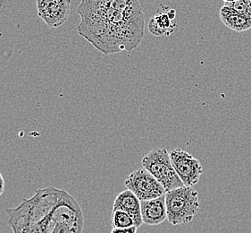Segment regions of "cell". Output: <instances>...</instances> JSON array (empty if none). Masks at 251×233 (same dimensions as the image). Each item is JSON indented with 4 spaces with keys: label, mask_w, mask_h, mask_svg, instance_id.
<instances>
[{
    "label": "cell",
    "mask_w": 251,
    "mask_h": 233,
    "mask_svg": "<svg viewBox=\"0 0 251 233\" xmlns=\"http://www.w3.org/2000/svg\"><path fill=\"white\" fill-rule=\"evenodd\" d=\"M170 157L174 168L184 186H195L203 173L201 162L191 153L180 148L173 149L170 152Z\"/></svg>",
    "instance_id": "6"
},
{
    "label": "cell",
    "mask_w": 251,
    "mask_h": 233,
    "mask_svg": "<svg viewBox=\"0 0 251 233\" xmlns=\"http://www.w3.org/2000/svg\"><path fill=\"white\" fill-rule=\"evenodd\" d=\"M141 217L146 225H159L167 220L166 196L141 201Z\"/></svg>",
    "instance_id": "8"
},
{
    "label": "cell",
    "mask_w": 251,
    "mask_h": 233,
    "mask_svg": "<svg viewBox=\"0 0 251 233\" xmlns=\"http://www.w3.org/2000/svg\"><path fill=\"white\" fill-rule=\"evenodd\" d=\"M81 37L105 55L140 45L145 18L139 0H81L77 7Z\"/></svg>",
    "instance_id": "1"
},
{
    "label": "cell",
    "mask_w": 251,
    "mask_h": 233,
    "mask_svg": "<svg viewBox=\"0 0 251 233\" xmlns=\"http://www.w3.org/2000/svg\"><path fill=\"white\" fill-rule=\"evenodd\" d=\"M138 227L132 226L129 228H113L111 233H137Z\"/></svg>",
    "instance_id": "14"
},
{
    "label": "cell",
    "mask_w": 251,
    "mask_h": 233,
    "mask_svg": "<svg viewBox=\"0 0 251 233\" xmlns=\"http://www.w3.org/2000/svg\"><path fill=\"white\" fill-rule=\"evenodd\" d=\"M84 216L80 204L61 189L55 206L47 217L44 233H82Z\"/></svg>",
    "instance_id": "2"
},
{
    "label": "cell",
    "mask_w": 251,
    "mask_h": 233,
    "mask_svg": "<svg viewBox=\"0 0 251 233\" xmlns=\"http://www.w3.org/2000/svg\"><path fill=\"white\" fill-rule=\"evenodd\" d=\"M176 28V10L157 14L149 22V30L155 36H168Z\"/></svg>",
    "instance_id": "11"
},
{
    "label": "cell",
    "mask_w": 251,
    "mask_h": 233,
    "mask_svg": "<svg viewBox=\"0 0 251 233\" xmlns=\"http://www.w3.org/2000/svg\"><path fill=\"white\" fill-rule=\"evenodd\" d=\"M226 5L230 6L241 14L251 16V0H238L235 2L226 3Z\"/></svg>",
    "instance_id": "13"
},
{
    "label": "cell",
    "mask_w": 251,
    "mask_h": 233,
    "mask_svg": "<svg viewBox=\"0 0 251 233\" xmlns=\"http://www.w3.org/2000/svg\"><path fill=\"white\" fill-rule=\"evenodd\" d=\"M141 165L156 177L166 192L184 186L174 168L170 152L166 148H156L148 152L142 159Z\"/></svg>",
    "instance_id": "4"
},
{
    "label": "cell",
    "mask_w": 251,
    "mask_h": 233,
    "mask_svg": "<svg viewBox=\"0 0 251 233\" xmlns=\"http://www.w3.org/2000/svg\"><path fill=\"white\" fill-rule=\"evenodd\" d=\"M4 190H5V180H4V177L2 176V174L0 173V197L4 193Z\"/></svg>",
    "instance_id": "15"
},
{
    "label": "cell",
    "mask_w": 251,
    "mask_h": 233,
    "mask_svg": "<svg viewBox=\"0 0 251 233\" xmlns=\"http://www.w3.org/2000/svg\"><path fill=\"white\" fill-rule=\"evenodd\" d=\"M121 210L130 214L134 220L136 227L140 228L143 224L141 217V200L131 190L126 189L118 194L113 204V211Z\"/></svg>",
    "instance_id": "9"
},
{
    "label": "cell",
    "mask_w": 251,
    "mask_h": 233,
    "mask_svg": "<svg viewBox=\"0 0 251 233\" xmlns=\"http://www.w3.org/2000/svg\"><path fill=\"white\" fill-rule=\"evenodd\" d=\"M72 0H36L38 15L50 28H58L70 15Z\"/></svg>",
    "instance_id": "7"
},
{
    "label": "cell",
    "mask_w": 251,
    "mask_h": 233,
    "mask_svg": "<svg viewBox=\"0 0 251 233\" xmlns=\"http://www.w3.org/2000/svg\"><path fill=\"white\" fill-rule=\"evenodd\" d=\"M167 220L172 225L191 223L200 212L199 192L192 187L183 186L166 193Z\"/></svg>",
    "instance_id": "3"
},
{
    "label": "cell",
    "mask_w": 251,
    "mask_h": 233,
    "mask_svg": "<svg viewBox=\"0 0 251 233\" xmlns=\"http://www.w3.org/2000/svg\"><path fill=\"white\" fill-rule=\"evenodd\" d=\"M135 226L134 220L130 214L116 210L112 212V227L113 228H129Z\"/></svg>",
    "instance_id": "12"
},
{
    "label": "cell",
    "mask_w": 251,
    "mask_h": 233,
    "mask_svg": "<svg viewBox=\"0 0 251 233\" xmlns=\"http://www.w3.org/2000/svg\"><path fill=\"white\" fill-rule=\"evenodd\" d=\"M225 3H231V2H235V1H238V0H223Z\"/></svg>",
    "instance_id": "16"
},
{
    "label": "cell",
    "mask_w": 251,
    "mask_h": 233,
    "mask_svg": "<svg viewBox=\"0 0 251 233\" xmlns=\"http://www.w3.org/2000/svg\"><path fill=\"white\" fill-rule=\"evenodd\" d=\"M219 14L222 23L231 30L242 32L251 28V16L241 14L228 5H224Z\"/></svg>",
    "instance_id": "10"
},
{
    "label": "cell",
    "mask_w": 251,
    "mask_h": 233,
    "mask_svg": "<svg viewBox=\"0 0 251 233\" xmlns=\"http://www.w3.org/2000/svg\"><path fill=\"white\" fill-rule=\"evenodd\" d=\"M125 185L126 188L135 194L141 201L159 198L166 193L161 183L144 168L128 175Z\"/></svg>",
    "instance_id": "5"
}]
</instances>
